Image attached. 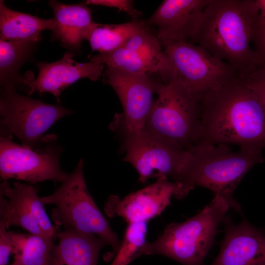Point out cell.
I'll use <instances>...</instances> for the list:
<instances>
[{
	"mask_svg": "<svg viewBox=\"0 0 265 265\" xmlns=\"http://www.w3.org/2000/svg\"><path fill=\"white\" fill-rule=\"evenodd\" d=\"M200 113L195 144H233L255 153L265 147V109L239 78L208 92L200 102Z\"/></svg>",
	"mask_w": 265,
	"mask_h": 265,
	"instance_id": "1",
	"label": "cell"
},
{
	"mask_svg": "<svg viewBox=\"0 0 265 265\" xmlns=\"http://www.w3.org/2000/svg\"><path fill=\"white\" fill-rule=\"evenodd\" d=\"M259 13L256 0H210L191 43L228 64L243 78L260 66L251 46L252 27Z\"/></svg>",
	"mask_w": 265,
	"mask_h": 265,
	"instance_id": "2",
	"label": "cell"
},
{
	"mask_svg": "<svg viewBox=\"0 0 265 265\" xmlns=\"http://www.w3.org/2000/svg\"><path fill=\"white\" fill-rule=\"evenodd\" d=\"M263 161L262 153L241 149L234 152L224 144H194L187 150L174 180L179 186L177 198L200 186L225 198L232 209L240 213V207L233 197L234 190L247 172Z\"/></svg>",
	"mask_w": 265,
	"mask_h": 265,
	"instance_id": "3",
	"label": "cell"
},
{
	"mask_svg": "<svg viewBox=\"0 0 265 265\" xmlns=\"http://www.w3.org/2000/svg\"><path fill=\"white\" fill-rule=\"evenodd\" d=\"M230 209L232 208L228 200L214 194L212 201L196 215L184 222L167 225L157 239L146 242L138 257L159 254L183 265H202L217 227Z\"/></svg>",
	"mask_w": 265,
	"mask_h": 265,
	"instance_id": "4",
	"label": "cell"
},
{
	"mask_svg": "<svg viewBox=\"0 0 265 265\" xmlns=\"http://www.w3.org/2000/svg\"><path fill=\"white\" fill-rule=\"evenodd\" d=\"M83 165L81 159L61 185L52 194L41 197V201L44 205L55 206L51 212L55 226L97 236L111 247L113 258L120 243L87 189Z\"/></svg>",
	"mask_w": 265,
	"mask_h": 265,
	"instance_id": "5",
	"label": "cell"
},
{
	"mask_svg": "<svg viewBox=\"0 0 265 265\" xmlns=\"http://www.w3.org/2000/svg\"><path fill=\"white\" fill-rule=\"evenodd\" d=\"M144 131L187 151L199 136L200 103L175 81L162 82Z\"/></svg>",
	"mask_w": 265,
	"mask_h": 265,
	"instance_id": "6",
	"label": "cell"
},
{
	"mask_svg": "<svg viewBox=\"0 0 265 265\" xmlns=\"http://www.w3.org/2000/svg\"><path fill=\"white\" fill-rule=\"evenodd\" d=\"M73 113L60 104H47L18 93L15 87L1 86V136H16L32 149L42 143V136L54 123Z\"/></svg>",
	"mask_w": 265,
	"mask_h": 265,
	"instance_id": "7",
	"label": "cell"
},
{
	"mask_svg": "<svg viewBox=\"0 0 265 265\" xmlns=\"http://www.w3.org/2000/svg\"><path fill=\"white\" fill-rule=\"evenodd\" d=\"M162 45L172 69L171 80L199 103L210 91L239 78L228 64L200 46L185 41H169Z\"/></svg>",
	"mask_w": 265,
	"mask_h": 265,
	"instance_id": "8",
	"label": "cell"
},
{
	"mask_svg": "<svg viewBox=\"0 0 265 265\" xmlns=\"http://www.w3.org/2000/svg\"><path fill=\"white\" fill-rule=\"evenodd\" d=\"M109 127L120 140L125 154L122 160L131 163L135 169L139 182L144 183L150 178L161 177L174 180L187 151L160 140L144 130H129L114 120Z\"/></svg>",
	"mask_w": 265,
	"mask_h": 265,
	"instance_id": "9",
	"label": "cell"
},
{
	"mask_svg": "<svg viewBox=\"0 0 265 265\" xmlns=\"http://www.w3.org/2000/svg\"><path fill=\"white\" fill-rule=\"evenodd\" d=\"M33 150L0 137V175L3 181L15 179L36 184L46 180L62 182L67 174L59 164L62 148L54 144Z\"/></svg>",
	"mask_w": 265,
	"mask_h": 265,
	"instance_id": "10",
	"label": "cell"
},
{
	"mask_svg": "<svg viewBox=\"0 0 265 265\" xmlns=\"http://www.w3.org/2000/svg\"><path fill=\"white\" fill-rule=\"evenodd\" d=\"M104 80L114 90L123 107V113H116L114 120L129 130L143 131L154 96L162 82L152 75L131 73L108 66Z\"/></svg>",
	"mask_w": 265,
	"mask_h": 265,
	"instance_id": "11",
	"label": "cell"
},
{
	"mask_svg": "<svg viewBox=\"0 0 265 265\" xmlns=\"http://www.w3.org/2000/svg\"><path fill=\"white\" fill-rule=\"evenodd\" d=\"M179 186L168 178L161 177L144 188L121 198L108 197L105 205L106 214L122 217L128 223L147 221L159 215L170 204L171 197L177 198Z\"/></svg>",
	"mask_w": 265,
	"mask_h": 265,
	"instance_id": "12",
	"label": "cell"
},
{
	"mask_svg": "<svg viewBox=\"0 0 265 265\" xmlns=\"http://www.w3.org/2000/svg\"><path fill=\"white\" fill-rule=\"evenodd\" d=\"M210 0H165L145 22L157 28L161 44L169 41L192 43L202 13Z\"/></svg>",
	"mask_w": 265,
	"mask_h": 265,
	"instance_id": "13",
	"label": "cell"
},
{
	"mask_svg": "<svg viewBox=\"0 0 265 265\" xmlns=\"http://www.w3.org/2000/svg\"><path fill=\"white\" fill-rule=\"evenodd\" d=\"M225 236L211 265H265V234L243 219L235 224L225 217Z\"/></svg>",
	"mask_w": 265,
	"mask_h": 265,
	"instance_id": "14",
	"label": "cell"
},
{
	"mask_svg": "<svg viewBox=\"0 0 265 265\" xmlns=\"http://www.w3.org/2000/svg\"><path fill=\"white\" fill-rule=\"evenodd\" d=\"M73 53L65 52L62 58L54 62H39L37 78L29 84V95L34 91L53 94L58 103L60 96L67 87L82 78L97 80L102 74L104 65L89 61L79 63L73 59Z\"/></svg>",
	"mask_w": 265,
	"mask_h": 265,
	"instance_id": "15",
	"label": "cell"
},
{
	"mask_svg": "<svg viewBox=\"0 0 265 265\" xmlns=\"http://www.w3.org/2000/svg\"><path fill=\"white\" fill-rule=\"evenodd\" d=\"M56 26L52 31V39L58 40L64 47L80 50L82 41L88 39L98 23L92 20L91 11L85 3L64 4L50 0Z\"/></svg>",
	"mask_w": 265,
	"mask_h": 265,
	"instance_id": "16",
	"label": "cell"
},
{
	"mask_svg": "<svg viewBox=\"0 0 265 265\" xmlns=\"http://www.w3.org/2000/svg\"><path fill=\"white\" fill-rule=\"evenodd\" d=\"M56 239L52 265H97L101 249L107 245L95 235L69 229L58 228Z\"/></svg>",
	"mask_w": 265,
	"mask_h": 265,
	"instance_id": "17",
	"label": "cell"
},
{
	"mask_svg": "<svg viewBox=\"0 0 265 265\" xmlns=\"http://www.w3.org/2000/svg\"><path fill=\"white\" fill-rule=\"evenodd\" d=\"M55 26L54 18L45 19L14 11L0 0V39L39 42L41 32L53 31Z\"/></svg>",
	"mask_w": 265,
	"mask_h": 265,
	"instance_id": "18",
	"label": "cell"
},
{
	"mask_svg": "<svg viewBox=\"0 0 265 265\" xmlns=\"http://www.w3.org/2000/svg\"><path fill=\"white\" fill-rule=\"evenodd\" d=\"M38 42L0 39V86H11L26 91L28 78L20 75L19 70L31 59Z\"/></svg>",
	"mask_w": 265,
	"mask_h": 265,
	"instance_id": "19",
	"label": "cell"
},
{
	"mask_svg": "<svg viewBox=\"0 0 265 265\" xmlns=\"http://www.w3.org/2000/svg\"><path fill=\"white\" fill-rule=\"evenodd\" d=\"M123 48L135 53L152 65L163 82L171 80L172 67L162 45L146 24L130 38Z\"/></svg>",
	"mask_w": 265,
	"mask_h": 265,
	"instance_id": "20",
	"label": "cell"
},
{
	"mask_svg": "<svg viewBox=\"0 0 265 265\" xmlns=\"http://www.w3.org/2000/svg\"><path fill=\"white\" fill-rule=\"evenodd\" d=\"M0 223L7 229L11 226H19L30 234L49 237L27 206L12 191L7 180L3 181L0 185Z\"/></svg>",
	"mask_w": 265,
	"mask_h": 265,
	"instance_id": "21",
	"label": "cell"
},
{
	"mask_svg": "<svg viewBox=\"0 0 265 265\" xmlns=\"http://www.w3.org/2000/svg\"><path fill=\"white\" fill-rule=\"evenodd\" d=\"M55 239L21 234L15 240L12 265H52Z\"/></svg>",
	"mask_w": 265,
	"mask_h": 265,
	"instance_id": "22",
	"label": "cell"
},
{
	"mask_svg": "<svg viewBox=\"0 0 265 265\" xmlns=\"http://www.w3.org/2000/svg\"><path fill=\"white\" fill-rule=\"evenodd\" d=\"M145 24L139 20L116 25L98 24L88 40L93 51L100 53L112 52L123 48Z\"/></svg>",
	"mask_w": 265,
	"mask_h": 265,
	"instance_id": "23",
	"label": "cell"
},
{
	"mask_svg": "<svg viewBox=\"0 0 265 265\" xmlns=\"http://www.w3.org/2000/svg\"><path fill=\"white\" fill-rule=\"evenodd\" d=\"M90 61L126 72L157 76L152 65L135 53L123 47L110 52L99 53L92 57Z\"/></svg>",
	"mask_w": 265,
	"mask_h": 265,
	"instance_id": "24",
	"label": "cell"
},
{
	"mask_svg": "<svg viewBox=\"0 0 265 265\" xmlns=\"http://www.w3.org/2000/svg\"><path fill=\"white\" fill-rule=\"evenodd\" d=\"M11 188L19 198L27 206L41 229L49 237L56 239L58 228L53 225L44 209L41 198L31 185L15 182Z\"/></svg>",
	"mask_w": 265,
	"mask_h": 265,
	"instance_id": "25",
	"label": "cell"
},
{
	"mask_svg": "<svg viewBox=\"0 0 265 265\" xmlns=\"http://www.w3.org/2000/svg\"><path fill=\"white\" fill-rule=\"evenodd\" d=\"M147 222L128 223L124 237L110 265H128L138 258V253L146 243Z\"/></svg>",
	"mask_w": 265,
	"mask_h": 265,
	"instance_id": "26",
	"label": "cell"
},
{
	"mask_svg": "<svg viewBox=\"0 0 265 265\" xmlns=\"http://www.w3.org/2000/svg\"><path fill=\"white\" fill-rule=\"evenodd\" d=\"M251 43L259 58L260 66L265 67V19L259 13L252 25Z\"/></svg>",
	"mask_w": 265,
	"mask_h": 265,
	"instance_id": "27",
	"label": "cell"
},
{
	"mask_svg": "<svg viewBox=\"0 0 265 265\" xmlns=\"http://www.w3.org/2000/svg\"><path fill=\"white\" fill-rule=\"evenodd\" d=\"M240 79L255 94L265 109V67L260 66L251 74Z\"/></svg>",
	"mask_w": 265,
	"mask_h": 265,
	"instance_id": "28",
	"label": "cell"
},
{
	"mask_svg": "<svg viewBox=\"0 0 265 265\" xmlns=\"http://www.w3.org/2000/svg\"><path fill=\"white\" fill-rule=\"evenodd\" d=\"M87 5H101L117 8L119 11L126 13L132 20H138L142 13L133 6V1L130 0H87Z\"/></svg>",
	"mask_w": 265,
	"mask_h": 265,
	"instance_id": "29",
	"label": "cell"
},
{
	"mask_svg": "<svg viewBox=\"0 0 265 265\" xmlns=\"http://www.w3.org/2000/svg\"><path fill=\"white\" fill-rule=\"evenodd\" d=\"M13 232L0 223V265H6L13 252Z\"/></svg>",
	"mask_w": 265,
	"mask_h": 265,
	"instance_id": "30",
	"label": "cell"
},
{
	"mask_svg": "<svg viewBox=\"0 0 265 265\" xmlns=\"http://www.w3.org/2000/svg\"><path fill=\"white\" fill-rule=\"evenodd\" d=\"M259 15L265 19V0H256Z\"/></svg>",
	"mask_w": 265,
	"mask_h": 265,
	"instance_id": "31",
	"label": "cell"
},
{
	"mask_svg": "<svg viewBox=\"0 0 265 265\" xmlns=\"http://www.w3.org/2000/svg\"></svg>",
	"mask_w": 265,
	"mask_h": 265,
	"instance_id": "32",
	"label": "cell"
}]
</instances>
